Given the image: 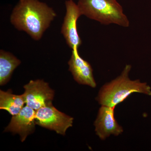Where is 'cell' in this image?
Returning a JSON list of instances; mask_svg holds the SVG:
<instances>
[{"instance_id":"1","label":"cell","mask_w":151,"mask_h":151,"mask_svg":"<svg viewBox=\"0 0 151 151\" xmlns=\"http://www.w3.org/2000/svg\"><path fill=\"white\" fill-rule=\"evenodd\" d=\"M56 16L54 10L45 3L39 0H19L13 10L10 21L18 30L39 40Z\"/></svg>"},{"instance_id":"2","label":"cell","mask_w":151,"mask_h":151,"mask_svg":"<svg viewBox=\"0 0 151 151\" xmlns=\"http://www.w3.org/2000/svg\"><path fill=\"white\" fill-rule=\"evenodd\" d=\"M131 69L132 65L127 64L119 76L102 86L96 98L100 105L116 108L134 93L151 95V87L147 83L130 79Z\"/></svg>"},{"instance_id":"3","label":"cell","mask_w":151,"mask_h":151,"mask_svg":"<svg viewBox=\"0 0 151 151\" xmlns=\"http://www.w3.org/2000/svg\"><path fill=\"white\" fill-rule=\"evenodd\" d=\"M77 5L82 15L101 24L129 26V21L117 0H78Z\"/></svg>"},{"instance_id":"4","label":"cell","mask_w":151,"mask_h":151,"mask_svg":"<svg viewBox=\"0 0 151 151\" xmlns=\"http://www.w3.org/2000/svg\"><path fill=\"white\" fill-rule=\"evenodd\" d=\"M73 118L58 111L52 104L36 111V124L59 134L65 135L73 126Z\"/></svg>"},{"instance_id":"5","label":"cell","mask_w":151,"mask_h":151,"mask_svg":"<svg viewBox=\"0 0 151 151\" xmlns=\"http://www.w3.org/2000/svg\"><path fill=\"white\" fill-rule=\"evenodd\" d=\"M23 94L26 105L35 111L52 104L54 91L43 80H31L24 85Z\"/></svg>"},{"instance_id":"6","label":"cell","mask_w":151,"mask_h":151,"mask_svg":"<svg viewBox=\"0 0 151 151\" xmlns=\"http://www.w3.org/2000/svg\"><path fill=\"white\" fill-rule=\"evenodd\" d=\"M65 6L66 13L61 27V33L70 48L78 49L82 41L77 30V22L82 15L78 5L73 0L65 1Z\"/></svg>"},{"instance_id":"7","label":"cell","mask_w":151,"mask_h":151,"mask_svg":"<svg viewBox=\"0 0 151 151\" xmlns=\"http://www.w3.org/2000/svg\"><path fill=\"white\" fill-rule=\"evenodd\" d=\"M115 108L101 105L94 122L96 135L104 140L111 135L118 136L123 133L124 129L116 121L114 116Z\"/></svg>"},{"instance_id":"8","label":"cell","mask_w":151,"mask_h":151,"mask_svg":"<svg viewBox=\"0 0 151 151\" xmlns=\"http://www.w3.org/2000/svg\"><path fill=\"white\" fill-rule=\"evenodd\" d=\"M36 111L27 105L24 107L17 115L12 116L10 123L6 127L5 132L18 134L22 142L35 129Z\"/></svg>"},{"instance_id":"9","label":"cell","mask_w":151,"mask_h":151,"mask_svg":"<svg viewBox=\"0 0 151 151\" xmlns=\"http://www.w3.org/2000/svg\"><path fill=\"white\" fill-rule=\"evenodd\" d=\"M68 64L69 70L77 83L88 85L92 88L97 86L92 66L89 63L80 56L78 49L72 50L71 57L68 61Z\"/></svg>"},{"instance_id":"10","label":"cell","mask_w":151,"mask_h":151,"mask_svg":"<svg viewBox=\"0 0 151 151\" xmlns=\"http://www.w3.org/2000/svg\"><path fill=\"white\" fill-rule=\"evenodd\" d=\"M21 61L11 52L0 50V85H5L9 82L14 70Z\"/></svg>"},{"instance_id":"11","label":"cell","mask_w":151,"mask_h":151,"mask_svg":"<svg viewBox=\"0 0 151 151\" xmlns=\"http://www.w3.org/2000/svg\"><path fill=\"white\" fill-rule=\"evenodd\" d=\"M25 103L23 94L16 95L9 91H0V109L8 111L12 116L18 114Z\"/></svg>"}]
</instances>
